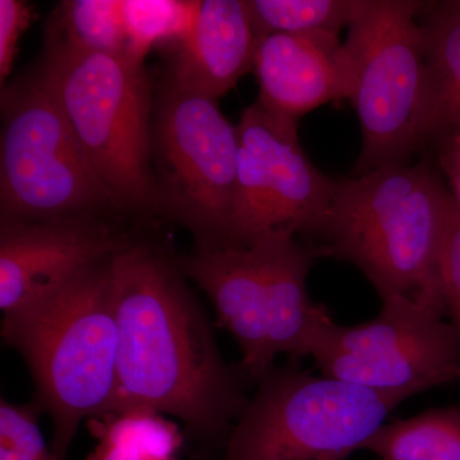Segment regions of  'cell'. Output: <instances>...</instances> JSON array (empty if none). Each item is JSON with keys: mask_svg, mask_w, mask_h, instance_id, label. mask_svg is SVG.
<instances>
[{"mask_svg": "<svg viewBox=\"0 0 460 460\" xmlns=\"http://www.w3.org/2000/svg\"><path fill=\"white\" fill-rule=\"evenodd\" d=\"M111 266L118 323L114 410L146 407L177 417L193 456L222 459L250 402L251 378L224 358L175 257L132 241Z\"/></svg>", "mask_w": 460, "mask_h": 460, "instance_id": "1", "label": "cell"}, {"mask_svg": "<svg viewBox=\"0 0 460 460\" xmlns=\"http://www.w3.org/2000/svg\"><path fill=\"white\" fill-rule=\"evenodd\" d=\"M452 204L426 159L345 178L314 247L356 266L381 299L405 296L447 314L438 259Z\"/></svg>", "mask_w": 460, "mask_h": 460, "instance_id": "2", "label": "cell"}, {"mask_svg": "<svg viewBox=\"0 0 460 460\" xmlns=\"http://www.w3.org/2000/svg\"><path fill=\"white\" fill-rule=\"evenodd\" d=\"M111 257L62 290L2 319V337L25 359L32 401L53 423L51 449L68 458L84 420L113 411L118 390V323Z\"/></svg>", "mask_w": 460, "mask_h": 460, "instance_id": "3", "label": "cell"}, {"mask_svg": "<svg viewBox=\"0 0 460 460\" xmlns=\"http://www.w3.org/2000/svg\"><path fill=\"white\" fill-rule=\"evenodd\" d=\"M296 237L295 230L274 229L246 246L175 257L181 274L210 299L217 325L234 339L241 367L255 383L281 354L311 356L321 323L330 316L307 288L319 251Z\"/></svg>", "mask_w": 460, "mask_h": 460, "instance_id": "4", "label": "cell"}, {"mask_svg": "<svg viewBox=\"0 0 460 460\" xmlns=\"http://www.w3.org/2000/svg\"><path fill=\"white\" fill-rule=\"evenodd\" d=\"M42 83L118 211L155 213L153 84L128 53L45 49Z\"/></svg>", "mask_w": 460, "mask_h": 460, "instance_id": "5", "label": "cell"}, {"mask_svg": "<svg viewBox=\"0 0 460 460\" xmlns=\"http://www.w3.org/2000/svg\"><path fill=\"white\" fill-rule=\"evenodd\" d=\"M423 2L354 0L344 42L362 147L353 174L408 164L425 147L429 71Z\"/></svg>", "mask_w": 460, "mask_h": 460, "instance_id": "6", "label": "cell"}, {"mask_svg": "<svg viewBox=\"0 0 460 460\" xmlns=\"http://www.w3.org/2000/svg\"><path fill=\"white\" fill-rule=\"evenodd\" d=\"M410 398L274 366L257 381L220 460H347Z\"/></svg>", "mask_w": 460, "mask_h": 460, "instance_id": "7", "label": "cell"}, {"mask_svg": "<svg viewBox=\"0 0 460 460\" xmlns=\"http://www.w3.org/2000/svg\"><path fill=\"white\" fill-rule=\"evenodd\" d=\"M151 160L155 214L189 230L198 251L228 246L238 132L217 100L165 81L154 102Z\"/></svg>", "mask_w": 460, "mask_h": 460, "instance_id": "8", "label": "cell"}, {"mask_svg": "<svg viewBox=\"0 0 460 460\" xmlns=\"http://www.w3.org/2000/svg\"><path fill=\"white\" fill-rule=\"evenodd\" d=\"M2 122L0 220L118 211L38 72L3 89Z\"/></svg>", "mask_w": 460, "mask_h": 460, "instance_id": "9", "label": "cell"}, {"mask_svg": "<svg viewBox=\"0 0 460 460\" xmlns=\"http://www.w3.org/2000/svg\"><path fill=\"white\" fill-rule=\"evenodd\" d=\"M381 301L376 319L359 325L323 320L311 352L321 375L411 396L460 383V344L447 314L401 296Z\"/></svg>", "mask_w": 460, "mask_h": 460, "instance_id": "10", "label": "cell"}, {"mask_svg": "<svg viewBox=\"0 0 460 460\" xmlns=\"http://www.w3.org/2000/svg\"><path fill=\"white\" fill-rule=\"evenodd\" d=\"M237 187L228 246L270 230L319 234L338 181L323 174L298 141V120L250 105L237 124Z\"/></svg>", "mask_w": 460, "mask_h": 460, "instance_id": "11", "label": "cell"}, {"mask_svg": "<svg viewBox=\"0 0 460 460\" xmlns=\"http://www.w3.org/2000/svg\"><path fill=\"white\" fill-rule=\"evenodd\" d=\"M132 241L102 217L0 220L2 316L50 298Z\"/></svg>", "mask_w": 460, "mask_h": 460, "instance_id": "12", "label": "cell"}, {"mask_svg": "<svg viewBox=\"0 0 460 460\" xmlns=\"http://www.w3.org/2000/svg\"><path fill=\"white\" fill-rule=\"evenodd\" d=\"M257 102L279 117H299L339 100H349L350 63L332 33H274L260 39L253 58Z\"/></svg>", "mask_w": 460, "mask_h": 460, "instance_id": "13", "label": "cell"}, {"mask_svg": "<svg viewBox=\"0 0 460 460\" xmlns=\"http://www.w3.org/2000/svg\"><path fill=\"white\" fill-rule=\"evenodd\" d=\"M257 44L246 0H201L190 31L169 44L165 81L219 100L252 69Z\"/></svg>", "mask_w": 460, "mask_h": 460, "instance_id": "14", "label": "cell"}, {"mask_svg": "<svg viewBox=\"0 0 460 460\" xmlns=\"http://www.w3.org/2000/svg\"><path fill=\"white\" fill-rule=\"evenodd\" d=\"M419 20L429 71L426 146L460 133V0L423 2Z\"/></svg>", "mask_w": 460, "mask_h": 460, "instance_id": "15", "label": "cell"}, {"mask_svg": "<svg viewBox=\"0 0 460 460\" xmlns=\"http://www.w3.org/2000/svg\"><path fill=\"white\" fill-rule=\"evenodd\" d=\"M96 445L86 460H178L180 426L146 407H124L87 420Z\"/></svg>", "mask_w": 460, "mask_h": 460, "instance_id": "16", "label": "cell"}, {"mask_svg": "<svg viewBox=\"0 0 460 460\" xmlns=\"http://www.w3.org/2000/svg\"><path fill=\"white\" fill-rule=\"evenodd\" d=\"M45 49L127 53L124 0H65L45 27Z\"/></svg>", "mask_w": 460, "mask_h": 460, "instance_id": "17", "label": "cell"}, {"mask_svg": "<svg viewBox=\"0 0 460 460\" xmlns=\"http://www.w3.org/2000/svg\"><path fill=\"white\" fill-rule=\"evenodd\" d=\"M362 450L381 460H460V405L383 425Z\"/></svg>", "mask_w": 460, "mask_h": 460, "instance_id": "18", "label": "cell"}, {"mask_svg": "<svg viewBox=\"0 0 460 460\" xmlns=\"http://www.w3.org/2000/svg\"><path fill=\"white\" fill-rule=\"evenodd\" d=\"M257 33H332L349 25L354 0H246Z\"/></svg>", "mask_w": 460, "mask_h": 460, "instance_id": "19", "label": "cell"}, {"mask_svg": "<svg viewBox=\"0 0 460 460\" xmlns=\"http://www.w3.org/2000/svg\"><path fill=\"white\" fill-rule=\"evenodd\" d=\"M199 2L124 0L127 53L144 62L151 48L169 45L190 31Z\"/></svg>", "mask_w": 460, "mask_h": 460, "instance_id": "20", "label": "cell"}, {"mask_svg": "<svg viewBox=\"0 0 460 460\" xmlns=\"http://www.w3.org/2000/svg\"><path fill=\"white\" fill-rule=\"evenodd\" d=\"M35 402L0 401V460H59L42 435Z\"/></svg>", "mask_w": 460, "mask_h": 460, "instance_id": "21", "label": "cell"}, {"mask_svg": "<svg viewBox=\"0 0 460 460\" xmlns=\"http://www.w3.org/2000/svg\"><path fill=\"white\" fill-rule=\"evenodd\" d=\"M445 307L460 344V208L452 204L438 259Z\"/></svg>", "mask_w": 460, "mask_h": 460, "instance_id": "22", "label": "cell"}, {"mask_svg": "<svg viewBox=\"0 0 460 460\" xmlns=\"http://www.w3.org/2000/svg\"><path fill=\"white\" fill-rule=\"evenodd\" d=\"M35 17L33 7L22 0H0V81L11 74L21 36Z\"/></svg>", "mask_w": 460, "mask_h": 460, "instance_id": "23", "label": "cell"}, {"mask_svg": "<svg viewBox=\"0 0 460 460\" xmlns=\"http://www.w3.org/2000/svg\"><path fill=\"white\" fill-rule=\"evenodd\" d=\"M438 154V163L447 177L449 192L460 208V133L443 136L432 142Z\"/></svg>", "mask_w": 460, "mask_h": 460, "instance_id": "24", "label": "cell"}]
</instances>
